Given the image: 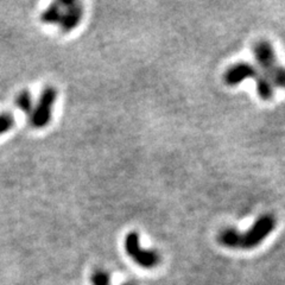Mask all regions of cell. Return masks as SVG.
Segmentation results:
<instances>
[{"instance_id":"cell-2","label":"cell","mask_w":285,"mask_h":285,"mask_svg":"<svg viewBox=\"0 0 285 285\" xmlns=\"http://www.w3.org/2000/svg\"><path fill=\"white\" fill-rule=\"evenodd\" d=\"M252 79L257 83V92L260 99L268 101L273 98L275 87L268 81L264 72L260 71L254 64L247 62H239L233 64L227 69L224 74V81L228 86H236L245 80Z\"/></svg>"},{"instance_id":"cell-5","label":"cell","mask_w":285,"mask_h":285,"mask_svg":"<svg viewBox=\"0 0 285 285\" xmlns=\"http://www.w3.org/2000/svg\"><path fill=\"white\" fill-rule=\"evenodd\" d=\"M56 98L57 92L53 87H47L43 89L39 100L31 113V124L34 127L43 128L49 125Z\"/></svg>"},{"instance_id":"cell-6","label":"cell","mask_w":285,"mask_h":285,"mask_svg":"<svg viewBox=\"0 0 285 285\" xmlns=\"http://www.w3.org/2000/svg\"><path fill=\"white\" fill-rule=\"evenodd\" d=\"M62 6H63V15H62L60 26L63 32H71L79 25L82 19V5L80 2L67 1L62 2Z\"/></svg>"},{"instance_id":"cell-9","label":"cell","mask_w":285,"mask_h":285,"mask_svg":"<svg viewBox=\"0 0 285 285\" xmlns=\"http://www.w3.org/2000/svg\"><path fill=\"white\" fill-rule=\"evenodd\" d=\"M13 126H15V117L7 112L0 113V136L12 130Z\"/></svg>"},{"instance_id":"cell-1","label":"cell","mask_w":285,"mask_h":285,"mask_svg":"<svg viewBox=\"0 0 285 285\" xmlns=\"http://www.w3.org/2000/svg\"><path fill=\"white\" fill-rule=\"evenodd\" d=\"M276 217L271 214H264L255 220L249 230L240 233L235 228H225L217 235V240L222 246L230 249H251L257 247L272 233L276 227Z\"/></svg>"},{"instance_id":"cell-10","label":"cell","mask_w":285,"mask_h":285,"mask_svg":"<svg viewBox=\"0 0 285 285\" xmlns=\"http://www.w3.org/2000/svg\"><path fill=\"white\" fill-rule=\"evenodd\" d=\"M90 281H92L93 285H109L111 284V277L106 271L96 270L93 272Z\"/></svg>"},{"instance_id":"cell-7","label":"cell","mask_w":285,"mask_h":285,"mask_svg":"<svg viewBox=\"0 0 285 285\" xmlns=\"http://www.w3.org/2000/svg\"><path fill=\"white\" fill-rule=\"evenodd\" d=\"M62 15H63V6L62 2H53L50 6L43 11L41 19L43 23L45 24H60L62 19Z\"/></svg>"},{"instance_id":"cell-8","label":"cell","mask_w":285,"mask_h":285,"mask_svg":"<svg viewBox=\"0 0 285 285\" xmlns=\"http://www.w3.org/2000/svg\"><path fill=\"white\" fill-rule=\"evenodd\" d=\"M17 106L25 113H32V111H34L31 94L29 93L28 90H24V92H21L19 95H18Z\"/></svg>"},{"instance_id":"cell-11","label":"cell","mask_w":285,"mask_h":285,"mask_svg":"<svg viewBox=\"0 0 285 285\" xmlns=\"http://www.w3.org/2000/svg\"><path fill=\"white\" fill-rule=\"evenodd\" d=\"M123 285H134L133 283H125V284H123Z\"/></svg>"},{"instance_id":"cell-4","label":"cell","mask_w":285,"mask_h":285,"mask_svg":"<svg viewBox=\"0 0 285 285\" xmlns=\"http://www.w3.org/2000/svg\"><path fill=\"white\" fill-rule=\"evenodd\" d=\"M126 253L144 268H153L160 263V255L156 251L144 249L139 244L138 233L131 232L125 239Z\"/></svg>"},{"instance_id":"cell-3","label":"cell","mask_w":285,"mask_h":285,"mask_svg":"<svg viewBox=\"0 0 285 285\" xmlns=\"http://www.w3.org/2000/svg\"><path fill=\"white\" fill-rule=\"evenodd\" d=\"M253 55L259 69L272 83L273 87L285 89V67L277 60L273 47L270 42L259 41L254 44Z\"/></svg>"}]
</instances>
